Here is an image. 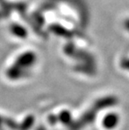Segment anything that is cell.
Listing matches in <instances>:
<instances>
[{"instance_id": "6da1fadb", "label": "cell", "mask_w": 129, "mask_h": 130, "mask_svg": "<svg viewBox=\"0 0 129 130\" xmlns=\"http://www.w3.org/2000/svg\"><path fill=\"white\" fill-rule=\"evenodd\" d=\"M120 118L117 113L111 112L106 114L102 120V126L105 129L112 130L116 128L119 123Z\"/></svg>"}, {"instance_id": "277c9868", "label": "cell", "mask_w": 129, "mask_h": 130, "mask_svg": "<svg viewBox=\"0 0 129 130\" xmlns=\"http://www.w3.org/2000/svg\"><path fill=\"white\" fill-rule=\"evenodd\" d=\"M36 130H45V128H44V127H40V128H38Z\"/></svg>"}, {"instance_id": "7a4b0ae2", "label": "cell", "mask_w": 129, "mask_h": 130, "mask_svg": "<svg viewBox=\"0 0 129 130\" xmlns=\"http://www.w3.org/2000/svg\"><path fill=\"white\" fill-rule=\"evenodd\" d=\"M33 124H34V118L32 117H29L24 121L23 123L20 124L19 130H29L32 128Z\"/></svg>"}, {"instance_id": "5b68a950", "label": "cell", "mask_w": 129, "mask_h": 130, "mask_svg": "<svg viewBox=\"0 0 129 130\" xmlns=\"http://www.w3.org/2000/svg\"><path fill=\"white\" fill-rule=\"evenodd\" d=\"M3 123H4V121H3V119H2V118H0V128H1V126H2Z\"/></svg>"}, {"instance_id": "3957f363", "label": "cell", "mask_w": 129, "mask_h": 130, "mask_svg": "<svg viewBox=\"0 0 129 130\" xmlns=\"http://www.w3.org/2000/svg\"><path fill=\"white\" fill-rule=\"evenodd\" d=\"M59 120L64 124L70 123L71 121V115H70V112L63 111L60 112V114L59 115Z\"/></svg>"}]
</instances>
